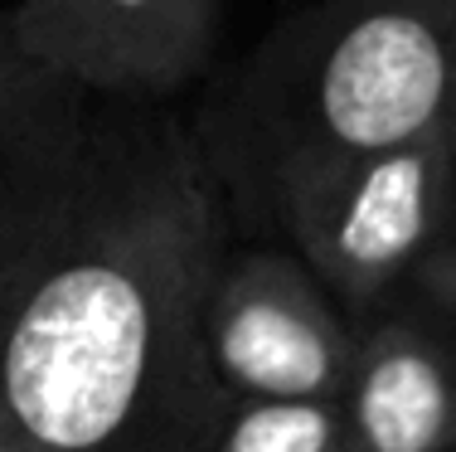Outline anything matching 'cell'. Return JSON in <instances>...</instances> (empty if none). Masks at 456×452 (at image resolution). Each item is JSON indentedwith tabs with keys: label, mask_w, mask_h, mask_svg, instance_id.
<instances>
[{
	"label": "cell",
	"mask_w": 456,
	"mask_h": 452,
	"mask_svg": "<svg viewBox=\"0 0 456 452\" xmlns=\"http://www.w3.org/2000/svg\"><path fill=\"white\" fill-rule=\"evenodd\" d=\"M228 200L166 112H102L93 166L0 311V452H214L233 394L204 346Z\"/></svg>",
	"instance_id": "cell-1"
},
{
	"label": "cell",
	"mask_w": 456,
	"mask_h": 452,
	"mask_svg": "<svg viewBox=\"0 0 456 452\" xmlns=\"http://www.w3.org/2000/svg\"><path fill=\"white\" fill-rule=\"evenodd\" d=\"M456 117V0H316L214 98L200 136L224 200L267 214L325 166Z\"/></svg>",
	"instance_id": "cell-2"
},
{
	"label": "cell",
	"mask_w": 456,
	"mask_h": 452,
	"mask_svg": "<svg viewBox=\"0 0 456 452\" xmlns=\"http://www.w3.org/2000/svg\"><path fill=\"white\" fill-rule=\"evenodd\" d=\"M447 214L452 127H442L316 170L267 219L354 321H374L408 283L447 273Z\"/></svg>",
	"instance_id": "cell-3"
},
{
	"label": "cell",
	"mask_w": 456,
	"mask_h": 452,
	"mask_svg": "<svg viewBox=\"0 0 456 452\" xmlns=\"http://www.w3.org/2000/svg\"><path fill=\"white\" fill-rule=\"evenodd\" d=\"M204 346L233 399H345L360 321L297 253H224L204 292Z\"/></svg>",
	"instance_id": "cell-4"
},
{
	"label": "cell",
	"mask_w": 456,
	"mask_h": 452,
	"mask_svg": "<svg viewBox=\"0 0 456 452\" xmlns=\"http://www.w3.org/2000/svg\"><path fill=\"white\" fill-rule=\"evenodd\" d=\"M0 25L25 59L93 98L151 103L209 69L224 0H20Z\"/></svg>",
	"instance_id": "cell-5"
},
{
	"label": "cell",
	"mask_w": 456,
	"mask_h": 452,
	"mask_svg": "<svg viewBox=\"0 0 456 452\" xmlns=\"http://www.w3.org/2000/svg\"><path fill=\"white\" fill-rule=\"evenodd\" d=\"M97 132L93 93L25 59L0 25V311L78 200Z\"/></svg>",
	"instance_id": "cell-6"
},
{
	"label": "cell",
	"mask_w": 456,
	"mask_h": 452,
	"mask_svg": "<svg viewBox=\"0 0 456 452\" xmlns=\"http://www.w3.org/2000/svg\"><path fill=\"white\" fill-rule=\"evenodd\" d=\"M345 452H452L456 355L403 316L360 321L345 384Z\"/></svg>",
	"instance_id": "cell-7"
},
{
	"label": "cell",
	"mask_w": 456,
	"mask_h": 452,
	"mask_svg": "<svg viewBox=\"0 0 456 452\" xmlns=\"http://www.w3.org/2000/svg\"><path fill=\"white\" fill-rule=\"evenodd\" d=\"M214 452H345L340 399H233Z\"/></svg>",
	"instance_id": "cell-8"
},
{
	"label": "cell",
	"mask_w": 456,
	"mask_h": 452,
	"mask_svg": "<svg viewBox=\"0 0 456 452\" xmlns=\"http://www.w3.org/2000/svg\"><path fill=\"white\" fill-rule=\"evenodd\" d=\"M447 267L456 283V117H452V214H447Z\"/></svg>",
	"instance_id": "cell-9"
},
{
	"label": "cell",
	"mask_w": 456,
	"mask_h": 452,
	"mask_svg": "<svg viewBox=\"0 0 456 452\" xmlns=\"http://www.w3.org/2000/svg\"><path fill=\"white\" fill-rule=\"evenodd\" d=\"M452 452H456V448H452Z\"/></svg>",
	"instance_id": "cell-10"
}]
</instances>
